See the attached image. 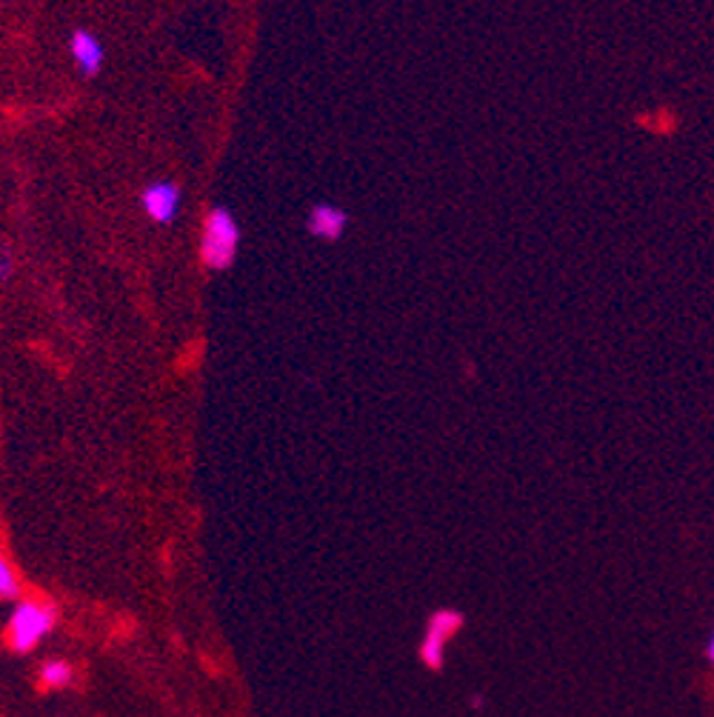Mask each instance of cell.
<instances>
[{
  "label": "cell",
  "instance_id": "9c48e42d",
  "mask_svg": "<svg viewBox=\"0 0 714 717\" xmlns=\"http://www.w3.org/2000/svg\"><path fill=\"white\" fill-rule=\"evenodd\" d=\"M12 272H15V263H12L9 255H3V258H0V283L12 278Z\"/></svg>",
  "mask_w": 714,
  "mask_h": 717
},
{
  "label": "cell",
  "instance_id": "277c9868",
  "mask_svg": "<svg viewBox=\"0 0 714 717\" xmlns=\"http://www.w3.org/2000/svg\"><path fill=\"white\" fill-rule=\"evenodd\" d=\"M140 206L155 223H172V220L178 218L180 209V186L172 183V180L149 183L140 192Z\"/></svg>",
  "mask_w": 714,
  "mask_h": 717
},
{
  "label": "cell",
  "instance_id": "ba28073f",
  "mask_svg": "<svg viewBox=\"0 0 714 717\" xmlns=\"http://www.w3.org/2000/svg\"><path fill=\"white\" fill-rule=\"evenodd\" d=\"M23 586H20L18 572L9 560L0 555V600H20Z\"/></svg>",
  "mask_w": 714,
  "mask_h": 717
},
{
  "label": "cell",
  "instance_id": "6da1fadb",
  "mask_svg": "<svg viewBox=\"0 0 714 717\" xmlns=\"http://www.w3.org/2000/svg\"><path fill=\"white\" fill-rule=\"evenodd\" d=\"M55 626H58V606L52 600L20 598L6 626V643L12 646V652L29 655L38 649L40 640L55 632Z\"/></svg>",
  "mask_w": 714,
  "mask_h": 717
},
{
  "label": "cell",
  "instance_id": "7a4b0ae2",
  "mask_svg": "<svg viewBox=\"0 0 714 717\" xmlns=\"http://www.w3.org/2000/svg\"><path fill=\"white\" fill-rule=\"evenodd\" d=\"M240 249V229L235 215L223 206H215L206 220H203V235H200V258L209 269L223 272L229 269Z\"/></svg>",
  "mask_w": 714,
  "mask_h": 717
},
{
  "label": "cell",
  "instance_id": "52a82bcc",
  "mask_svg": "<svg viewBox=\"0 0 714 717\" xmlns=\"http://www.w3.org/2000/svg\"><path fill=\"white\" fill-rule=\"evenodd\" d=\"M38 680L43 689H49V692H55V689H66V686H72L75 683V666L72 663H66V660H46L43 666H40L38 672Z\"/></svg>",
  "mask_w": 714,
  "mask_h": 717
},
{
  "label": "cell",
  "instance_id": "5b68a950",
  "mask_svg": "<svg viewBox=\"0 0 714 717\" xmlns=\"http://www.w3.org/2000/svg\"><path fill=\"white\" fill-rule=\"evenodd\" d=\"M306 226H309V232L315 238L338 240L346 232V226H349V215L340 206H335V203H318V206H312Z\"/></svg>",
  "mask_w": 714,
  "mask_h": 717
},
{
  "label": "cell",
  "instance_id": "8992f818",
  "mask_svg": "<svg viewBox=\"0 0 714 717\" xmlns=\"http://www.w3.org/2000/svg\"><path fill=\"white\" fill-rule=\"evenodd\" d=\"M69 52H72V58L78 63V69L83 75H98L100 69H103V46H100V40L89 32V29H78V32H72V38H69Z\"/></svg>",
  "mask_w": 714,
  "mask_h": 717
},
{
  "label": "cell",
  "instance_id": "30bf717a",
  "mask_svg": "<svg viewBox=\"0 0 714 717\" xmlns=\"http://www.w3.org/2000/svg\"><path fill=\"white\" fill-rule=\"evenodd\" d=\"M709 660L714 663V635H712V640H709Z\"/></svg>",
  "mask_w": 714,
  "mask_h": 717
},
{
  "label": "cell",
  "instance_id": "3957f363",
  "mask_svg": "<svg viewBox=\"0 0 714 717\" xmlns=\"http://www.w3.org/2000/svg\"><path fill=\"white\" fill-rule=\"evenodd\" d=\"M460 612H452V609H440L432 615L429 620V629H426V638H423V646H420V658L429 669H440L443 666V655H446V643L449 638L455 635L460 629Z\"/></svg>",
  "mask_w": 714,
  "mask_h": 717
}]
</instances>
